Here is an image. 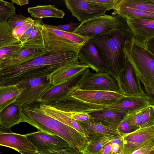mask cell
Segmentation results:
<instances>
[{
    "instance_id": "obj_1",
    "label": "cell",
    "mask_w": 154,
    "mask_h": 154,
    "mask_svg": "<svg viewBox=\"0 0 154 154\" xmlns=\"http://www.w3.org/2000/svg\"><path fill=\"white\" fill-rule=\"evenodd\" d=\"M82 46L61 41L44 43V53L17 64L3 67V77L8 79L21 74L37 77L50 76L63 67L78 62V53Z\"/></svg>"
},
{
    "instance_id": "obj_2",
    "label": "cell",
    "mask_w": 154,
    "mask_h": 154,
    "mask_svg": "<svg viewBox=\"0 0 154 154\" xmlns=\"http://www.w3.org/2000/svg\"><path fill=\"white\" fill-rule=\"evenodd\" d=\"M21 112L22 122L41 131L60 137L75 149L80 151L87 143L82 134L48 115L41 108L37 101L23 104Z\"/></svg>"
},
{
    "instance_id": "obj_3",
    "label": "cell",
    "mask_w": 154,
    "mask_h": 154,
    "mask_svg": "<svg viewBox=\"0 0 154 154\" xmlns=\"http://www.w3.org/2000/svg\"><path fill=\"white\" fill-rule=\"evenodd\" d=\"M119 25L116 30L89 39L95 45L109 74L115 79L126 63V57L123 51L125 42L133 36L126 20L119 16Z\"/></svg>"
},
{
    "instance_id": "obj_4",
    "label": "cell",
    "mask_w": 154,
    "mask_h": 154,
    "mask_svg": "<svg viewBox=\"0 0 154 154\" xmlns=\"http://www.w3.org/2000/svg\"><path fill=\"white\" fill-rule=\"evenodd\" d=\"M123 51L144 89L154 87V55L135 41L133 36L126 40Z\"/></svg>"
},
{
    "instance_id": "obj_5",
    "label": "cell",
    "mask_w": 154,
    "mask_h": 154,
    "mask_svg": "<svg viewBox=\"0 0 154 154\" xmlns=\"http://www.w3.org/2000/svg\"><path fill=\"white\" fill-rule=\"evenodd\" d=\"M7 86H15L21 92L15 102L21 105L38 100L54 85L50 76L40 77L26 75L16 77L11 80Z\"/></svg>"
},
{
    "instance_id": "obj_6",
    "label": "cell",
    "mask_w": 154,
    "mask_h": 154,
    "mask_svg": "<svg viewBox=\"0 0 154 154\" xmlns=\"http://www.w3.org/2000/svg\"><path fill=\"white\" fill-rule=\"evenodd\" d=\"M119 25L118 15L105 14L80 23L72 32L90 39L111 33L116 30Z\"/></svg>"
},
{
    "instance_id": "obj_7",
    "label": "cell",
    "mask_w": 154,
    "mask_h": 154,
    "mask_svg": "<svg viewBox=\"0 0 154 154\" xmlns=\"http://www.w3.org/2000/svg\"><path fill=\"white\" fill-rule=\"evenodd\" d=\"M88 105L92 109L104 107L125 96L120 93L77 89L70 95Z\"/></svg>"
},
{
    "instance_id": "obj_8",
    "label": "cell",
    "mask_w": 154,
    "mask_h": 154,
    "mask_svg": "<svg viewBox=\"0 0 154 154\" xmlns=\"http://www.w3.org/2000/svg\"><path fill=\"white\" fill-rule=\"evenodd\" d=\"M150 145H154V125L141 127L123 134L120 149L124 154H131L134 151Z\"/></svg>"
},
{
    "instance_id": "obj_9",
    "label": "cell",
    "mask_w": 154,
    "mask_h": 154,
    "mask_svg": "<svg viewBox=\"0 0 154 154\" xmlns=\"http://www.w3.org/2000/svg\"><path fill=\"white\" fill-rule=\"evenodd\" d=\"M116 80L120 93L124 96L149 97L143 90L140 82L127 58L125 66Z\"/></svg>"
},
{
    "instance_id": "obj_10",
    "label": "cell",
    "mask_w": 154,
    "mask_h": 154,
    "mask_svg": "<svg viewBox=\"0 0 154 154\" xmlns=\"http://www.w3.org/2000/svg\"><path fill=\"white\" fill-rule=\"evenodd\" d=\"M25 135L39 154H49L54 150L71 147L60 137L41 131Z\"/></svg>"
},
{
    "instance_id": "obj_11",
    "label": "cell",
    "mask_w": 154,
    "mask_h": 154,
    "mask_svg": "<svg viewBox=\"0 0 154 154\" xmlns=\"http://www.w3.org/2000/svg\"><path fill=\"white\" fill-rule=\"evenodd\" d=\"M78 89L120 93L116 79L109 74L101 72L93 73L89 69L82 80Z\"/></svg>"
},
{
    "instance_id": "obj_12",
    "label": "cell",
    "mask_w": 154,
    "mask_h": 154,
    "mask_svg": "<svg viewBox=\"0 0 154 154\" xmlns=\"http://www.w3.org/2000/svg\"><path fill=\"white\" fill-rule=\"evenodd\" d=\"M89 69H85L63 82L54 85L42 96L38 100L47 102L60 100L70 96L78 89L82 80Z\"/></svg>"
},
{
    "instance_id": "obj_13",
    "label": "cell",
    "mask_w": 154,
    "mask_h": 154,
    "mask_svg": "<svg viewBox=\"0 0 154 154\" xmlns=\"http://www.w3.org/2000/svg\"><path fill=\"white\" fill-rule=\"evenodd\" d=\"M126 20L135 41L146 48L148 42L154 38V19L128 18Z\"/></svg>"
},
{
    "instance_id": "obj_14",
    "label": "cell",
    "mask_w": 154,
    "mask_h": 154,
    "mask_svg": "<svg viewBox=\"0 0 154 154\" xmlns=\"http://www.w3.org/2000/svg\"><path fill=\"white\" fill-rule=\"evenodd\" d=\"M78 57L80 62L96 72H106L109 74L107 67L97 48L89 39L81 47Z\"/></svg>"
},
{
    "instance_id": "obj_15",
    "label": "cell",
    "mask_w": 154,
    "mask_h": 154,
    "mask_svg": "<svg viewBox=\"0 0 154 154\" xmlns=\"http://www.w3.org/2000/svg\"><path fill=\"white\" fill-rule=\"evenodd\" d=\"M66 8L81 23L105 14L106 11L94 6L89 0H65Z\"/></svg>"
},
{
    "instance_id": "obj_16",
    "label": "cell",
    "mask_w": 154,
    "mask_h": 154,
    "mask_svg": "<svg viewBox=\"0 0 154 154\" xmlns=\"http://www.w3.org/2000/svg\"><path fill=\"white\" fill-rule=\"evenodd\" d=\"M88 113L93 121L118 130L127 112L116 109L104 107L93 109Z\"/></svg>"
},
{
    "instance_id": "obj_17",
    "label": "cell",
    "mask_w": 154,
    "mask_h": 154,
    "mask_svg": "<svg viewBox=\"0 0 154 154\" xmlns=\"http://www.w3.org/2000/svg\"><path fill=\"white\" fill-rule=\"evenodd\" d=\"M35 23L40 30L43 38L63 40L82 46L89 39L73 32H68L49 28L40 19L35 20Z\"/></svg>"
},
{
    "instance_id": "obj_18",
    "label": "cell",
    "mask_w": 154,
    "mask_h": 154,
    "mask_svg": "<svg viewBox=\"0 0 154 154\" xmlns=\"http://www.w3.org/2000/svg\"><path fill=\"white\" fill-rule=\"evenodd\" d=\"M0 145L12 148L19 152H37L36 149L27 139L25 134L13 132L0 135Z\"/></svg>"
},
{
    "instance_id": "obj_19",
    "label": "cell",
    "mask_w": 154,
    "mask_h": 154,
    "mask_svg": "<svg viewBox=\"0 0 154 154\" xmlns=\"http://www.w3.org/2000/svg\"><path fill=\"white\" fill-rule=\"evenodd\" d=\"M151 105H154V100L150 97L130 96H125L104 107L119 109L127 113L142 109Z\"/></svg>"
},
{
    "instance_id": "obj_20",
    "label": "cell",
    "mask_w": 154,
    "mask_h": 154,
    "mask_svg": "<svg viewBox=\"0 0 154 154\" xmlns=\"http://www.w3.org/2000/svg\"><path fill=\"white\" fill-rule=\"evenodd\" d=\"M43 102L57 109L70 113H88L93 109L86 103L71 96L59 100Z\"/></svg>"
},
{
    "instance_id": "obj_21",
    "label": "cell",
    "mask_w": 154,
    "mask_h": 154,
    "mask_svg": "<svg viewBox=\"0 0 154 154\" xmlns=\"http://www.w3.org/2000/svg\"><path fill=\"white\" fill-rule=\"evenodd\" d=\"M37 101L41 108L48 115L75 129L82 134L86 139L88 137V134L77 121L72 118L71 113L60 111L48 106L42 102Z\"/></svg>"
},
{
    "instance_id": "obj_22",
    "label": "cell",
    "mask_w": 154,
    "mask_h": 154,
    "mask_svg": "<svg viewBox=\"0 0 154 154\" xmlns=\"http://www.w3.org/2000/svg\"><path fill=\"white\" fill-rule=\"evenodd\" d=\"M22 105L14 102L4 108L0 112V125L10 128L22 122Z\"/></svg>"
},
{
    "instance_id": "obj_23",
    "label": "cell",
    "mask_w": 154,
    "mask_h": 154,
    "mask_svg": "<svg viewBox=\"0 0 154 154\" xmlns=\"http://www.w3.org/2000/svg\"><path fill=\"white\" fill-rule=\"evenodd\" d=\"M77 122L88 135V137L94 135L122 137L123 135L119 131L97 122L90 119L85 122Z\"/></svg>"
},
{
    "instance_id": "obj_24",
    "label": "cell",
    "mask_w": 154,
    "mask_h": 154,
    "mask_svg": "<svg viewBox=\"0 0 154 154\" xmlns=\"http://www.w3.org/2000/svg\"><path fill=\"white\" fill-rule=\"evenodd\" d=\"M89 68L80 61L68 65L58 70L50 76L51 83L56 85L67 80L71 78Z\"/></svg>"
},
{
    "instance_id": "obj_25",
    "label": "cell",
    "mask_w": 154,
    "mask_h": 154,
    "mask_svg": "<svg viewBox=\"0 0 154 154\" xmlns=\"http://www.w3.org/2000/svg\"><path fill=\"white\" fill-rule=\"evenodd\" d=\"M27 12L35 19L52 17L62 18L65 15L64 11L56 8L55 5H38L27 9Z\"/></svg>"
},
{
    "instance_id": "obj_26",
    "label": "cell",
    "mask_w": 154,
    "mask_h": 154,
    "mask_svg": "<svg viewBox=\"0 0 154 154\" xmlns=\"http://www.w3.org/2000/svg\"><path fill=\"white\" fill-rule=\"evenodd\" d=\"M44 49H34L22 48L14 56L3 60L0 63V68L12 65L38 56L45 52Z\"/></svg>"
},
{
    "instance_id": "obj_27",
    "label": "cell",
    "mask_w": 154,
    "mask_h": 154,
    "mask_svg": "<svg viewBox=\"0 0 154 154\" xmlns=\"http://www.w3.org/2000/svg\"><path fill=\"white\" fill-rule=\"evenodd\" d=\"M116 137H118L99 135L90 137L87 139L86 146L79 151L85 154H97L105 145Z\"/></svg>"
},
{
    "instance_id": "obj_28",
    "label": "cell",
    "mask_w": 154,
    "mask_h": 154,
    "mask_svg": "<svg viewBox=\"0 0 154 154\" xmlns=\"http://www.w3.org/2000/svg\"><path fill=\"white\" fill-rule=\"evenodd\" d=\"M112 14H116L123 19L133 18L138 19H154V13L141 11L119 5L116 4Z\"/></svg>"
},
{
    "instance_id": "obj_29",
    "label": "cell",
    "mask_w": 154,
    "mask_h": 154,
    "mask_svg": "<svg viewBox=\"0 0 154 154\" xmlns=\"http://www.w3.org/2000/svg\"><path fill=\"white\" fill-rule=\"evenodd\" d=\"M21 89L15 85L0 86V112L7 106L15 101Z\"/></svg>"
},
{
    "instance_id": "obj_30",
    "label": "cell",
    "mask_w": 154,
    "mask_h": 154,
    "mask_svg": "<svg viewBox=\"0 0 154 154\" xmlns=\"http://www.w3.org/2000/svg\"><path fill=\"white\" fill-rule=\"evenodd\" d=\"M116 5L154 13V0H118Z\"/></svg>"
},
{
    "instance_id": "obj_31",
    "label": "cell",
    "mask_w": 154,
    "mask_h": 154,
    "mask_svg": "<svg viewBox=\"0 0 154 154\" xmlns=\"http://www.w3.org/2000/svg\"><path fill=\"white\" fill-rule=\"evenodd\" d=\"M20 43L12 34V30L7 22H0V48Z\"/></svg>"
},
{
    "instance_id": "obj_32",
    "label": "cell",
    "mask_w": 154,
    "mask_h": 154,
    "mask_svg": "<svg viewBox=\"0 0 154 154\" xmlns=\"http://www.w3.org/2000/svg\"><path fill=\"white\" fill-rule=\"evenodd\" d=\"M21 44L22 48L34 49H44V43L41 32L35 22L34 29L27 40Z\"/></svg>"
},
{
    "instance_id": "obj_33",
    "label": "cell",
    "mask_w": 154,
    "mask_h": 154,
    "mask_svg": "<svg viewBox=\"0 0 154 154\" xmlns=\"http://www.w3.org/2000/svg\"><path fill=\"white\" fill-rule=\"evenodd\" d=\"M16 9L11 2L0 0V22H7L9 17L15 14Z\"/></svg>"
},
{
    "instance_id": "obj_34",
    "label": "cell",
    "mask_w": 154,
    "mask_h": 154,
    "mask_svg": "<svg viewBox=\"0 0 154 154\" xmlns=\"http://www.w3.org/2000/svg\"><path fill=\"white\" fill-rule=\"evenodd\" d=\"M144 108L127 112L124 119L131 128L135 131L140 128L141 113Z\"/></svg>"
},
{
    "instance_id": "obj_35",
    "label": "cell",
    "mask_w": 154,
    "mask_h": 154,
    "mask_svg": "<svg viewBox=\"0 0 154 154\" xmlns=\"http://www.w3.org/2000/svg\"><path fill=\"white\" fill-rule=\"evenodd\" d=\"M154 125V106L151 105L144 108L141 113L140 128Z\"/></svg>"
},
{
    "instance_id": "obj_36",
    "label": "cell",
    "mask_w": 154,
    "mask_h": 154,
    "mask_svg": "<svg viewBox=\"0 0 154 154\" xmlns=\"http://www.w3.org/2000/svg\"><path fill=\"white\" fill-rule=\"evenodd\" d=\"M22 48L21 43L14 45L0 48V63L3 60L17 54Z\"/></svg>"
},
{
    "instance_id": "obj_37",
    "label": "cell",
    "mask_w": 154,
    "mask_h": 154,
    "mask_svg": "<svg viewBox=\"0 0 154 154\" xmlns=\"http://www.w3.org/2000/svg\"><path fill=\"white\" fill-rule=\"evenodd\" d=\"M29 17H26L22 14H16L11 15L8 19L7 23L12 30L16 28L31 20Z\"/></svg>"
},
{
    "instance_id": "obj_38",
    "label": "cell",
    "mask_w": 154,
    "mask_h": 154,
    "mask_svg": "<svg viewBox=\"0 0 154 154\" xmlns=\"http://www.w3.org/2000/svg\"><path fill=\"white\" fill-rule=\"evenodd\" d=\"M94 6L106 11L113 9L118 0H89Z\"/></svg>"
},
{
    "instance_id": "obj_39",
    "label": "cell",
    "mask_w": 154,
    "mask_h": 154,
    "mask_svg": "<svg viewBox=\"0 0 154 154\" xmlns=\"http://www.w3.org/2000/svg\"><path fill=\"white\" fill-rule=\"evenodd\" d=\"M80 23H76L71 21L69 24L59 25L57 26L52 25L45 24L48 27L55 29L68 32H72Z\"/></svg>"
},
{
    "instance_id": "obj_40",
    "label": "cell",
    "mask_w": 154,
    "mask_h": 154,
    "mask_svg": "<svg viewBox=\"0 0 154 154\" xmlns=\"http://www.w3.org/2000/svg\"><path fill=\"white\" fill-rule=\"evenodd\" d=\"M35 20L32 19L23 24L19 26L12 30V34L14 37L19 40L24 32L29 26L34 23Z\"/></svg>"
},
{
    "instance_id": "obj_41",
    "label": "cell",
    "mask_w": 154,
    "mask_h": 154,
    "mask_svg": "<svg viewBox=\"0 0 154 154\" xmlns=\"http://www.w3.org/2000/svg\"><path fill=\"white\" fill-rule=\"evenodd\" d=\"M49 154H85L72 147L53 151Z\"/></svg>"
},
{
    "instance_id": "obj_42",
    "label": "cell",
    "mask_w": 154,
    "mask_h": 154,
    "mask_svg": "<svg viewBox=\"0 0 154 154\" xmlns=\"http://www.w3.org/2000/svg\"><path fill=\"white\" fill-rule=\"evenodd\" d=\"M118 130L123 135L135 131L131 128L127 122L124 119L119 125Z\"/></svg>"
},
{
    "instance_id": "obj_43",
    "label": "cell",
    "mask_w": 154,
    "mask_h": 154,
    "mask_svg": "<svg viewBox=\"0 0 154 154\" xmlns=\"http://www.w3.org/2000/svg\"><path fill=\"white\" fill-rule=\"evenodd\" d=\"M72 118L75 120L85 122L88 120L90 117L88 113L85 112H73L71 113Z\"/></svg>"
},
{
    "instance_id": "obj_44",
    "label": "cell",
    "mask_w": 154,
    "mask_h": 154,
    "mask_svg": "<svg viewBox=\"0 0 154 154\" xmlns=\"http://www.w3.org/2000/svg\"><path fill=\"white\" fill-rule=\"evenodd\" d=\"M34 23L27 28L24 32L19 39V41L21 43H23L25 42L27 40L32 31L34 29Z\"/></svg>"
},
{
    "instance_id": "obj_45",
    "label": "cell",
    "mask_w": 154,
    "mask_h": 154,
    "mask_svg": "<svg viewBox=\"0 0 154 154\" xmlns=\"http://www.w3.org/2000/svg\"><path fill=\"white\" fill-rule=\"evenodd\" d=\"M153 150H154V145H150L138 149L131 154H147Z\"/></svg>"
},
{
    "instance_id": "obj_46",
    "label": "cell",
    "mask_w": 154,
    "mask_h": 154,
    "mask_svg": "<svg viewBox=\"0 0 154 154\" xmlns=\"http://www.w3.org/2000/svg\"><path fill=\"white\" fill-rule=\"evenodd\" d=\"M112 143H109L105 145L97 154H111Z\"/></svg>"
},
{
    "instance_id": "obj_47",
    "label": "cell",
    "mask_w": 154,
    "mask_h": 154,
    "mask_svg": "<svg viewBox=\"0 0 154 154\" xmlns=\"http://www.w3.org/2000/svg\"><path fill=\"white\" fill-rule=\"evenodd\" d=\"M11 2L13 4L14 3L20 6L26 5L29 3L28 0H11Z\"/></svg>"
},
{
    "instance_id": "obj_48",
    "label": "cell",
    "mask_w": 154,
    "mask_h": 154,
    "mask_svg": "<svg viewBox=\"0 0 154 154\" xmlns=\"http://www.w3.org/2000/svg\"><path fill=\"white\" fill-rule=\"evenodd\" d=\"M120 149V146L117 144H112L111 148V154H116Z\"/></svg>"
},
{
    "instance_id": "obj_49",
    "label": "cell",
    "mask_w": 154,
    "mask_h": 154,
    "mask_svg": "<svg viewBox=\"0 0 154 154\" xmlns=\"http://www.w3.org/2000/svg\"><path fill=\"white\" fill-rule=\"evenodd\" d=\"M11 132L10 128H7L0 125V135L4 133Z\"/></svg>"
},
{
    "instance_id": "obj_50",
    "label": "cell",
    "mask_w": 154,
    "mask_h": 154,
    "mask_svg": "<svg viewBox=\"0 0 154 154\" xmlns=\"http://www.w3.org/2000/svg\"><path fill=\"white\" fill-rule=\"evenodd\" d=\"M122 137H118L114 138L111 141V143L112 144H118L120 146L122 141Z\"/></svg>"
},
{
    "instance_id": "obj_51",
    "label": "cell",
    "mask_w": 154,
    "mask_h": 154,
    "mask_svg": "<svg viewBox=\"0 0 154 154\" xmlns=\"http://www.w3.org/2000/svg\"><path fill=\"white\" fill-rule=\"evenodd\" d=\"M21 154H39L37 152H20Z\"/></svg>"
},
{
    "instance_id": "obj_52",
    "label": "cell",
    "mask_w": 154,
    "mask_h": 154,
    "mask_svg": "<svg viewBox=\"0 0 154 154\" xmlns=\"http://www.w3.org/2000/svg\"><path fill=\"white\" fill-rule=\"evenodd\" d=\"M119 154H124V153L121 149H120L119 151L118 152Z\"/></svg>"
},
{
    "instance_id": "obj_53",
    "label": "cell",
    "mask_w": 154,
    "mask_h": 154,
    "mask_svg": "<svg viewBox=\"0 0 154 154\" xmlns=\"http://www.w3.org/2000/svg\"><path fill=\"white\" fill-rule=\"evenodd\" d=\"M147 154H154V150H153Z\"/></svg>"
},
{
    "instance_id": "obj_54",
    "label": "cell",
    "mask_w": 154,
    "mask_h": 154,
    "mask_svg": "<svg viewBox=\"0 0 154 154\" xmlns=\"http://www.w3.org/2000/svg\"><path fill=\"white\" fill-rule=\"evenodd\" d=\"M116 154H118V153H116Z\"/></svg>"
}]
</instances>
